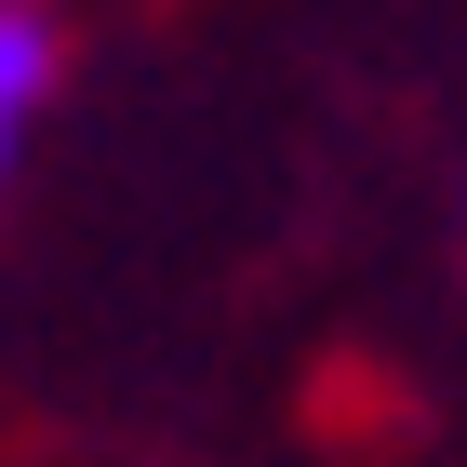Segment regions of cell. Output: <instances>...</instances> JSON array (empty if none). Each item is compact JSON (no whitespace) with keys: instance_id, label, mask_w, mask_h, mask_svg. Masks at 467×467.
Returning <instances> with one entry per match:
<instances>
[{"instance_id":"1","label":"cell","mask_w":467,"mask_h":467,"mask_svg":"<svg viewBox=\"0 0 467 467\" xmlns=\"http://www.w3.org/2000/svg\"><path fill=\"white\" fill-rule=\"evenodd\" d=\"M40 94H54V27H40V0H0V174H14Z\"/></svg>"}]
</instances>
